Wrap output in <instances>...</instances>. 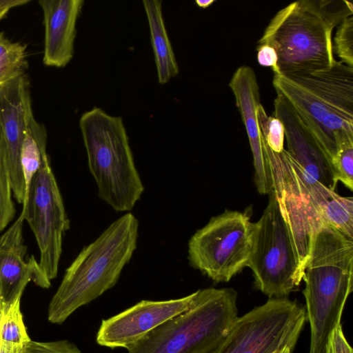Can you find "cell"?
I'll use <instances>...</instances> for the list:
<instances>
[{
    "label": "cell",
    "mask_w": 353,
    "mask_h": 353,
    "mask_svg": "<svg viewBox=\"0 0 353 353\" xmlns=\"http://www.w3.org/2000/svg\"><path fill=\"white\" fill-rule=\"evenodd\" d=\"M332 51L340 59V62L353 68V17L343 19L336 26Z\"/></svg>",
    "instance_id": "cell-24"
},
{
    "label": "cell",
    "mask_w": 353,
    "mask_h": 353,
    "mask_svg": "<svg viewBox=\"0 0 353 353\" xmlns=\"http://www.w3.org/2000/svg\"><path fill=\"white\" fill-rule=\"evenodd\" d=\"M274 116L284 127L285 150L310 179L335 190L337 182L331 160L299 113L280 94L274 99Z\"/></svg>",
    "instance_id": "cell-14"
},
{
    "label": "cell",
    "mask_w": 353,
    "mask_h": 353,
    "mask_svg": "<svg viewBox=\"0 0 353 353\" xmlns=\"http://www.w3.org/2000/svg\"><path fill=\"white\" fill-rule=\"evenodd\" d=\"M26 61H8L0 63V90L12 79L24 72Z\"/></svg>",
    "instance_id": "cell-28"
},
{
    "label": "cell",
    "mask_w": 353,
    "mask_h": 353,
    "mask_svg": "<svg viewBox=\"0 0 353 353\" xmlns=\"http://www.w3.org/2000/svg\"><path fill=\"white\" fill-rule=\"evenodd\" d=\"M20 353H81L79 347L68 340L38 342L30 340Z\"/></svg>",
    "instance_id": "cell-25"
},
{
    "label": "cell",
    "mask_w": 353,
    "mask_h": 353,
    "mask_svg": "<svg viewBox=\"0 0 353 353\" xmlns=\"http://www.w3.org/2000/svg\"><path fill=\"white\" fill-rule=\"evenodd\" d=\"M26 46L14 43L0 32V63L8 61H26Z\"/></svg>",
    "instance_id": "cell-26"
},
{
    "label": "cell",
    "mask_w": 353,
    "mask_h": 353,
    "mask_svg": "<svg viewBox=\"0 0 353 353\" xmlns=\"http://www.w3.org/2000/svg\"><path fill=\"white\" fill-rule=\"evenodd\" d=\"M214 2V0H206V1H201V0H196L195 1L196 4L202 8H206L211 6Z\"/></svg>",
    "instance_id": "cell-31"
},
{
    "label": "cell",
    "mask_w": 353,
    "mask_h": 353,
    "mask_svg": "<svg viewBox=\"0 0 353 353\" xmlns=\"http://www.w3.org/2000/svg\"><path fill=\"white\" fill-rule=\"evenodd\" d=\"M258 121L261 134L270 148L280 153L284 149V127L281 121L274 116H268L261 104L256 110Z\"/></svg>",
    "instance_id": "cell-22"
},
{
    "label": "cell",
    "mask_w": 353,
    "mask_h": 353,
    "mask_svg": "<svg viewBox=\"0 0 353 353\" xmlns=\"http://www.w3.org/2000/svg\"><path fill=\"white\" fill-rule=\"evenodd\" d=\"M336 181H341L350 190H353V141L339 143L332 159Z\"/></svg>",
    "instance_id": "cell-23"
},
{
    "label": "cell",
    "mask_w": 353,
    "mask_h": 353,
    "mask_svg": "<svg viewBox=\"0 0 353 353\" xmlns=\"http://www.w3.org/2000/svg\"><path fill=\"white\" fill-rule=\"evenodd\" d=\"M139 221L128 212L84 247L66 269L49 303L48 319L61 324L117 283L137 249Z\"/></svg>",
    "instance_id": "cell-2"
},
{
    "label": "cell",
    "mask_w": 353,
    "mask_h": 353,
    "mask_svg": "<svg viewBox=\"0 0 353 353\" xmlns=\"http://www.w3.org/2000/svg\"><path fill=\"white\" fill-rule=\"evenodd\" d=\"M79 126L99 197L115 211H130L144 186L122 118L94 107L81 115Z\"/></svg>",
    "instance_id": "cell-5"
},
{
    "label": "cell",
    "mask_w": 353,
    "mask_h": 353,
    "mask_svg": "<svg viewBox=\"0 0 353 353\" xmlns=\"http://www.w3.org/2000/svg\"><path fill=\"white\" fill-rule=\"evenodd\" d=\"M20 302L0 315V353H20L31 340L23 322Z\"/></svg>",
    "instance_id": "cell-20"
},
{
    "label": "cell",
    "mask_w": 353,
    "mask_h": 353,
    "mask_svg": "<svg viewBox=\"0 0 353 353\" xmlns=\"http://www.w3.org/2000/svg\"><path fill=\"white\" fill-rule=\"evenodd\" d=\"M197 291L188 310L150 332L127 353H214L238 317V294L233 288Z\"/></svg>",
    "instance_id": "cell-6"
},
{
    "label": "cell",
    "mask_w": 353,
    "mask_h": 353,
    "mask_svg": "<svg viewBox=\"0 0 353 353\" xmlns=\"http://www.w3.org/2000/svg\"><path fill=\"white\" fill-rule=\"evenodd\" d=\"M273 86L292 104L331 160L353 139V68L336 61L310 74H274Z\"/></svg>",
    "instance_id": "cell-4"
},
{
    "label": "cell",
    "mask_w": 353,
    "mask_h": 353,
    "mask_svg": "<svg viewBox=\"0 0 353 353\" xmlns=\"http://www.w3.org/2000/svg\"><path fill=\"white\" fill-rule=\"evenodd\" d=\"M248 137L254 168V181L258 192L269 194L272 190L270 163L264 148L256 110L261 104L260 90L254 70L241 65L233 74L229 84Z\"/></svg>",
    "instance_id": "cell-15"
},
{
    "label": "cell",
    "mask_w": 353,
    "mask_h": 353,
    "mask_svg": "<svg viewBox=\"0 0 353 353\" xmlns=\"http://www.w3.org/2000/svg\"><path fill=\"white\" fill-rule=\"evenodd\" d=\"M252 244L248 213L225 210L192 236L189 263L214 282H228L248 266Z\"/></svg>",
    "instance_id": "cell-8"
},
{
    "label": "cell",
    "mask_w": 353,
    "mask_h": 353,
    "mask_svg": "<svg viewBox=\"0 0 353 353\" xmlns=\"http://www.w3.org/2000/svg\"><path fill=\"white\" fill-rule=\"evenodd\" d=\"M24 219L40 251L39 264L51 281L57 276L63 237L70 228L63 198L49 158L35 173L22 204Z\"/></svg>",
    "instance_id": "cell-10"
},
{
    "label": "cell",
    "mask_w": 353,
    "mask_h": 353,
    "mask_svg": "<svg viewBox=\"0 0 353 353\" xmlns=\"http://www.w3.org/2000/svg\"><path fill=\"white\" fill-rule=\"evenodd\" d=\"M303 280L311 332L309 353H324L353 290V239L331 226L320 227L311 239Z\"/></svg>",
    "instance_id": "cell-3"
},
{
    "label": "cell",
    "mask_w": 353,
    "mask_h": 353,
    "mask_svg": "<svg viewBox=\"0 0 353 353\" xmlns=\"http://www.w3.org/2000/svg\"><path fill=\"white\" fill-rule=\"evenodd\" d=\"M150 39L160 84H165L179 73V66L166 30L162 12V1L143 0Z\"/></svg>",
    "instance_id": "cell-18"
},
{
    "label": "cell",
    "mask_w": 353,
    "mask_h": 353,
    "mask_svg": "<svg viewBox=\"0 0 353 353\" xmlns=\"http://www.w3.org/2000/svg\"><path fill=\"white\" fill-rule=\"evenodd\" d=\"M261 218L252 223V244L248 263L254 286L269 298L287 297L304 276L273 190Z\"/></svg>",
    "instance_id": "cell-7"
},
{
    "label": "cell",
    "mask_w": 353,
    "mask_h": 353,
    "mask_svg": "<svg viewBox=\"0 0 353 353\" xmlns=\"http://www.w3.org/2000/svg\"><path fill=\"white\" fill-rule=\"evenodd\" d=\"M293 350L294 349L290 347H285L276 353H292Z\"/></svg>",
    "instance_id": "cell-32"
},
{
    "label": "cell",
    "mask_w": 353,
    "mask_h": 353,
    "mask_svg": "<svg viewBox=\"0 0 353 353\" xmlns=\"http://www.w3.org/2000/svg\"><path fill=\"white\" fill-rule=\"evenodd\" d=\"M10 9L5 8V9H0V20H1L3 18H4L6 14H8Z\"/></svg>",
    "instance_id": "cell-33"
},
{
    "label": "cell",
    "mask_w": 353,
    "mask_h": 353,
    "mask_svg": "<svg viewBox=\"0 0 353 353\" xmlns=\"http://www.w3.org/2000/svg\"><path fill=\"white\" fill-rule=\"evenodd\" d=\"M46 143V129L37 121L32 113L28 121L20 157L26 187L25 197L32 179L40 169L43 161L48 158Z\"/></svg>",
    "instance_id": "cell-19"
},
{
    "label": "cell",
    "mask_w": 353,
    "mask_h": 353,
    "mask_svg": "<svg viewBox=\"0 0 353 353\" xmlns=\"http://www.w3.org/2000/svg\"><path fill=\"white\" fill-rule=\"evenodd\" d=\"M12 192L7 152L0 127V232L14 217Z\"/></svg>",
    "instance_id": "cell-21"
},
{
    "label": "cell",
    "mask_w": 353,
    "mask_h": 353,
    "mask_svg": "<svg viewBox=\"0 0 353 353\" xmlns=\"http://www.w3.org/2000/svg\"><path fill=\"white\" fill-rule=\"evenodd\" d=\"M324 353H353L352 347L345 337L341 324L335 327L329 334Z\"/></svg>",
    "instance_id": "cell-27"
},
{
    "label": "cell",
    "mask_w": 353,
    "mask_h": 353,
    "mask_svg": "<svg viewBox=\"0 0 353 353\" xmlns=\"http://www.w3.org/2000/svg\"><path fill=\"white\" fill-rule=\"evenodd\" d=\"M24 221L21 212L0 237V315L21 301L30 281L43 288L51 285V281L34 256L26 259L27 247L23 239Z\"/></svg>",
    "instance_id": "cell-13"
},
{
    "label": "cell",
    "mask_w": 353,
    "mask_h": 353,
    "mask_svg": "<svg viewBox=\"0 0 353 353\" xmlns=\"http://www.w3.org/2000/svg\"><path fill=\"white\" fill-rule=\"evenodd\" d=\"M353 14L345 0H300L280 10L270 20L257 44L275 50L277 74H310L328 69L336 61L332 31Z\"/></svg>",
    "instance_id": "cell-1"
},
{
    "label": "cell",
    "mask_w": 353,
    "mask_h": 353,
    "mask_svg": "<svg viewBox=\"0 0 353 353\" xmlns=\"http://www.w3.org/2000/svg\"><path fill=\"white\" fill-rule=\"evenodd\" d=\"M32 113L29 82L23 72L0 90V127L7 152L11 188L15 199L21 204L26 187L20 157L28 121Z\"/></svg>",
    "instance_id": "cell-12"
},
{
    "label": "cell",
    "mask_w": 353,
    "mask_h": 353,
    "mask_svg": "<svg viewBox=\"0 0 353 353\" xmlns=\"http://www.w3.org/2000/svg\"><path fill=\"white\" fill-rule=\"evenodd\" d=\"M258 63L265 67L272 68L274 74H277V55L273 48L266 44L257 45Z\"/></svg>",
    "instance_id": "cell-29"
},
{
    "label": "cell",
    "mask_w": 353,
    "mask_h": 353,
    "mask_svg": "<svg viewBox=\"0 0 353 353\" xmlns=\"http://www.w3.org/2000/svg\"><path fill=\"white\" fill-rule=\"evenodd\" d=\"M28 0H0V9H11L12 8L25 5L29 3Z\"/></svg>",
    "instance_id": "cell-30"
},
{
    "label": "cell",
    "mask_w": 353,
    "mask_h": 353,
    "mask_svg": "<svg viewBox=\"0 0 353 353\" xmlns=\"http://www.w3.org/2000/svg\"><path fill=\"white\" fill-rule=\"evenodd\" d=\"M309 201L322 225L334 228L353 239V199L343 196L320 183L314 184Z\"/></svg>",
    "instance_id": "cell-17"
},
{
    "label": "cell",
    "mask_w": 353,
    "mask_h": 353,
    "mask_svg": "<svg viewBox=\"0 0 353 353\" xmlns=\"http://www.w3.org/2000/svg\"><path fill=\"white\" fill-rule=\"evenodd\" d=\"M305 307L287 297H272L238 316L214 353H276L294 349L306 320Z\"/></svg>",
    "instance_id": "cell-9"
},
{
    "label": "cell",
    "mask_w": 353,
    "mask_h": 353,
    "mask_svg": "<svg viewBox=\"0 0 353 353\" xmlns=\"http://www.w3.org/2000/svg\"><path fill=\"white\" fill-rule=\"evenodd\" d=\"M45 26L43 61L46 65L63 68L72 59L76 24L83 0H40Z\"/></svg>",
    "instance_id": "cell-16"
},
{
    "label": "cell",
    "mask_w": 353,
    "mask_h": 353,
    "mask_svg": "<svg viewBox=\"0 0 353 353\" xmlns=\"http://www.w3.org/2000/svg\"><path fill=\"white\" fill-rule=\"evenodd\" d=\"M197 294L196 291L182 298L141 301L114 316L103 319L96 341L110 349L128 350L164 322L188 310Z\"/></svg>",
    "instance_id": "cell-11"
}]
</instances>
